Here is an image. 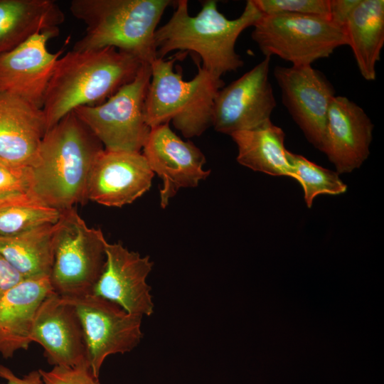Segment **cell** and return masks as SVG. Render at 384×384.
<instances>
[{
  "instance_id": "22",
  "label": "cell",
  "mask_w": 384,
  "mask_h": 384,
  "mask_svg": "<svg viewBox=\"0 0 384 384\" xmlns=\"http://www.w3.org/2000/svg\"><path fill=\"white\" fill-rule=\"evenodd\" d=\"M238 147V162L271 176H292V165L284 146L285 133L269 121L253 129L230 135Z\"/></svg>"
},
{
  "instance_id": "10",
  "label": "cell",
  "mask_w": 384,
  "mask_h": 384,
  "mask_svg": "<svg viewBox=\"0 0 384 384\" xmlns=\"http://www.w3.org/2000/svg\"><path fill=\"white\" fill-rule=\"evenodd\" d=\"M270 59L265 56L251 70L217 92L212 112L215 130L230 136L255 129L271 120L277 102L269 78Z\"/></svg>"
},
{
  "instance_id": "8",
  "label": "cell",
  "mask_w": 384,
  "mask_h": 384,
  "mask_svg": "<svg viewBox=\"0 0 384 384\" xmlns=\"http://www.w3.org/2000/svg\"><path fill=\"white\" fill-rule=\"evenodd\" d=\"M149 63H143L135 78L105 102L73 110L78 118L112 151L141 152L151 128L144 114L151 80Z\"/></svg>"
},
{
  "instance_id": "1",
  "label": "cell",
  "mask_w": 384,
  "mask_h": 384,
  "mask_svg": "<svg viewBox=\"0 0 384 384\" xmlns=\"http://www.w3.org/2000/svg\"><path fill=\"white\" fill-rule=\"evenodd\" d=\"M143 63L112 47L72 50L60 57L42 107L47 130L77 107L105 102L135 78Z\"/></svg>"
},
{
  "instance_id": "12",
  "label": "cell",
  "mask_w": 384,
  "mask_h": 384,
  "mask_svg": "<svg viewBox=\"0 0 384 384\" xmlns=\"http://www.w3.org/2000/svg\"><path fill=\"white\" fill-rule=\"evenodd\" d=\"M142 153L151 169L163 181L160 204L165 208L181 188L197 186L210 171L203 166L206 159L191 141H183L169 127V122L151 128Z\"/></svg>"
},
{
  "instance_id": "6",
  "label": "cell",
  "mask_w": 384,
  "mask_h": 384,
  "mask_svg": "<svg viewBox=\"0 0 384 384\" xmlns=\"http://www.w3.org/2000/svg\"><path fill=\"white\" fill-rule=\"evenodd\" d=\"M106 243L102 230L89 228L74 208L62 211L55 224L53 291L64 297L92 294L105 264Z\"/></svg>"
},
{
  "instance_id": "7",
  "label": "cell",
  "mask_w": 384,
  "mask_h": 384,
  "mask_svg": "<svg viewBox=\"0 0 384 384\" xmlns=\"http://www.w3.org/2000/svg\"><path fill=\"white\" fill-rule=\"evenodd\" d=\"M252 27L251 37L265 57L276 55L292 65H311L347 45L343 28L324 16L262 14Z\"/></svg>"
},
{
  "instance_id": "17",
  "label": "cell",
  "mask_w": 384,
  "mask_h": 384,
  "mask_svg": "<svg viewBox=\"0 0 384 384\" xmlns=\"http://www.w3.org/2000/svg\"><path fill=\"white\" fill-rule=\"evenodd\" d=\"M374 124L361 107L344 96H335L326 122L322 152L339 174L361 167L370 154Z\"/></svg>"
},
{
  "instance_id": "18",
  "label": "cell",
  "mask_w": 384,
  "mask_h": 384,
  "mask_svg": "<svg viewBox=\"0 0 384 384\" xmlns=\"http://www.w3.org/2000/svg\"><path fill=\"white\" fill-rule=\"evenodd\" d=\"M46 132L41 108L16 95L0 92L1 161L16 166H33Z\"/></svg>"
},
{
  "instance_id": "2",
  "label": "cell",
  "mask_w": 384,
  "mask_h": 384,
  "mask_svg": "<svg viewBox=\"0 0 384 384\" xmlns=\"http://www.w3.org/2000/svg\"><path fill=\"white\" fill-rule=\"evenodd\" d=\"M104 146L73 111L46 132L31 166L33 191L60 211L87 201V182L92 164Z\"/></svg>"
},
{
  "instance_id": "25",
  "label": "cell",
  "mask_w": 384,
  "mask_h": 384,
  "mask_svg": "<svg viewBox=\"0 0 384 384\" xmlns=\"http://www.w3.org/2000/svg\"><path fill=\"white\" fill-rule=\"evenodd\" d=\"M287 156L292 168L291 177L302 186L304 201L309 208L319 195H338L346 191L347 186L337 172L320 166L304 156L289 151H287Z\"/></svg>"
},
{
  "instance_id": "29",
  "label": "cell",
  "mask_w": 384,
  "mask_h": 384,
  "mask_svg": "<svg viewBox=\"0 0 384 384\" xmlns=\"http://www.w3.org/2000/svg\"><path fill=\"white\" fill-rule=\"evenodd\" d=\"M360 0H329V20L343 28L349 15Z\"/></svg>"
},
{
  "instance_id": "9",
  "label": "cell",
  "mask_w": 384,
  "mask_h": 384,
  "mask_svg": "<svg viewBox=\"0 0 384 384\" xmlns=\"http://www.w3.org/2000/svg\"><path fill=\"white\" fill-rule=\"evenodd\" d=\"M64 298L74 305L78 314L88 361L96 378H99L107 357L130 352L141 341L142 316L128 313L117 304L92 294Z\"/></svg>"
},
{
  "instance_id": "5",
  "label": "cell",
  "mask_w": 384,
  "mask_h": 384,
  "mask_svg": "<svg viewBox=\"0 0 384 384\" xmlns=\"http://www.w3.org/2000/svg\"><path fill=\"white\" fill-rule=\"evenodd\" d=\"M179 58L178 55L166 60L156 58L150 63L145 119L150 128L171 121L184 137L191 138L212 126L214 100L225 83L205 70L200 60L196 62L198 70L195 77L183 80L182 70L174 69Z\"/></svg>"
},
{
  "instance_id": "21",
  "label": "cell",
  "mask_w": 384,
  "mask_h": 384,
  "mask_svg": "<svg viewBox=\"0 0 384 384\" xmlns=\"http://www.w3.org/2000/svg\"><path fill=\"white\" fill-rule=\"evenodd\" d=\"M343 30L362 77L376 79V65L384 45V1L360 0Z\"/></svg>"
},
{
  "instance_id": "16",
  "label": "cell",
  "mask_w": 384,
  "mask_h": 384,
  "mask_svg": "<svg viewBox=\"0 0 384 384\" xmlns=\"http://www.w3.org/2000/svg\"><path fill=\"white\" fill-rule=\"evenodd\" d=\"M31 339L44 350L53 366H76L88 361L84 331L74 305L54 291L39 306Z\"/></svg>"
},
{
  "instance_id": "11",
  "label": "cell",
  "mask_w": 384,
  "mask_h": 384,
  "mask_svg": "<svg viewBox=\"0 0 384 384\" xmlns=\"http://www.w3.org/2000/svg\"><path fill=\"white\" fill-rule=\"evenodd\" d=\"M274 76L284 106L306 139L321 151L328 110L336 96L333 85L311 65H277Z\"/></svg>"
},
{
  "instance_id": "20",
  "label": "cell",
  "mask_w": 384,
  "mask_h": 384,
  "mask_svg": "<svg viewBox=\"0 0 384 384\" xmlns=\"http://www.w3.org/2000/svg\"><path fill=\"white\" fill-rule=\"evenodd\" d=\"M64 13L52 0H0V55L36 33L59 31Z\"/></svg>"
},
{
  "instance_id": "4",
  "label": "cell",
  "mask_w": 384,
  "mask_h": 384,
  "mask_svg": "<svg viewBox=\"0 0 384 384\" xmlns=\"http://www.w3.org/2000/svg\"><path fill=\"white\" fill-rule=\"evenodd\" d=\"M171 0H73L71 14L86 25L83 36L73 50L112 47L131 54L142 63L156 58L154 33Z\"/></svg>"
},
{
  "instance_id": "13",
  "label": "cell",
  "mask_w": 384,
  "mask_h": 384,
  "mask_svg": "<svg viewBox=\"0 0 384 384\" xmlns=\"http://www.w3.org/2000/svg\"><path fill=\"white\" fill-rule=\"evenodd\" d=\"M106 260L92 294L112 302L128 313L151 316L154 304L146 278L153 267L149 256L142 257L121 243L105 245Z\"/></svg>"
},
{
  "instance_id": "15",
  "label": "cell",
  "mask_w": 384,
  "mask_h": 384,
  "mask_svg": "<svg viewBox=\"0 0 384 384\" xmlns=\"http://www.w3.org/2000/svg\"><path fill=\"white\" fill-rule=\"evenodd\" d=\"M58 33L59 31L36 33L0 55V92L16 95L42 109L48 83L63 52H50L47 43Z\"/></svg>"
},
{
  "instance_id": "28",
  "label": "cell",
  "mask_w": 384,
  "mask_h": 384,
  "mask_svg": "<svg viewBox=\"0 0 384 384\" xmlns=\"http://www.w3.org/2000/svg\"><path fill=\"white\" fill-rule=\"evenodd\" d=\"M39 370L43 384H100L88 362L76 366H56L48 371Z\"/></svg>"
},
{
  "instance_id": "19",
  "label": "cell",
  "mask_w": 384,
  "mask_h": 384,
  "mask_svg": "<svg viewBox=\"0 0 384 384\" xmlns=\"http://www.w3.org/2000/svg\"><path fill=\"white\" fill-rule=\"evenodd\" d=\"M53 292L50 277L24 279L0 299V354L12 358L26 350L36 311L43 299Z\"/></svg>"
},
{
  "instance_id": "27",
  "label": "cell",
  "mask_w": 384,
  "mask_h": 384,
  "mask_svg": "<svg viewBox=\"0 0 384 384\" xmlns=\"http://www.w3.org/2000/svg\"><path fill=\"white\" fill-rule=\"evenodd\" d=\"M252 1L263 14H290L319 16L329 18V0H252Z\"/></svg>"
},
{
  "instance_id": "14",
  "label": "cell",
  "mask_w": 384,
  "mask_h": 384,
  "mask_svg": "<svg viewBox=\"0 0 384 384\" xmlns=\"http://www.w3.org/2000/svg\"><path fill=\"white\" fill-rule=\"evenodd\" d=\"M154 176L141 152L104 149L91 167L86 200L110 207L132 203L150 188Z\"/></svg>"
},
{
  "instance_id": "3",
  "label": "cell",
  "mask_w": 384,
  "mask_h": 384,
  "mask_svg": "<svg viewBox=\"0 0 384 384\" xmlns=\"http://www.w3.org/2000/svg\"><path fill=\"white\" fill-rule=\"evenodd\" d=\"M176 9L170 19L154 33L157 58H164L174 50H188L198 55L202 67L216 78L242 67L244 62L235 51L241 33L261 16L248 0L241 15L229 19L220 13L217 1L207 0L195 16L188 13L186 0L176 1Z\"/></svg>"
},
{
  "instance_id": "23",
  "label": "cell",
  "mask_w": 384,
  "mask_h": 384,
  "mask_svg": "<svg viewBox=\"0 0 384 384\" xmlns=\"http://www.w3.org/2000/svg\"><path fill=\"white\" fill-rule=\"evenodd\" d=\"M55 224L43 225L15 235L0 236V253L24 279L50 277Z\"/></svg>"
},
{
  "instance_id": "30",
  "label": "cell",
  "mask_w": 384,
  "mask_h": 384,
  "mask_svg": "<svg viewBox=\"0 0 384 384\" xmlns=\"http://www.w3.org/2000/svg\"><path fill=\"white\" fill-rule=\"evenodd\" d=\"M23 279V277L0 253V299Z\"/></svg>"
},
{
  "instance_id": "24",
  "label": "cell",
  "mask_w": 384,
  "mask_h": 384,
  "mask_svg": "<svg viewBox=\"0 0 384 384\" xmlns=\"http://www.w3.org/2000/svg\"><path fill=\"white\" fill-rule=\"evenodd\" d=\"M61 214L35 196L0 204V236L15 235L43 225L55 224Z\"/></svg>"
},
{
  "instance_id": "26",
  "label": "cell",
  "mask_w": 384,
  "mask_h": 384,
  "mask_svg": "<svg viewBox=\"0 0 384 384\" xmlns=\"http://www.w3.org/2000/svg\"><path fill=\"white\" fill-rule=\"evenodd\" d=\"M33 196L35 194L31 168L12 166L0 161V204Z\"/></svg>"
},
{
  "instance_id": "31",
  "label": "cell",
  "mask_w": 384,
  "mask_h": 384,
  "mask_svg": "<svg viewBox=\"0 0 384 384\" xmlns=\"http://www.w3.org/2000/svg\"><path fill=\"white\" fill-rule=\"evenodd\" d=\"M0 377L7 381L6 384H43L40 370H35L18 378L9 368L0 365Z\"/></svg>"
}]
</instances>
